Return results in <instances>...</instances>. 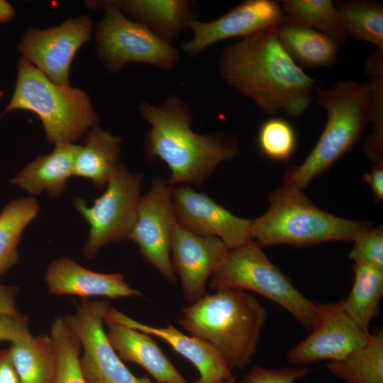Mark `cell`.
I'll return each instance as SVG.
<instances>
[{"label": "cell", "mask_w": 383, "mask_h": 383, "mask_svg": "<svg viewBox=\"0 0 383 383\" xmlns=\"http://www.w3.org/2000/svg\"><path fill=\"white\" fill-rule=\"evenodd\" d=\"M277 26L227 45L218 72L228 87L252 100L263 112L297 117L309 107L316 81L285 50Z\"/></svg>", "instance_id": "6da1fadb"}, {"label": "cell", "mask_w": 383, "mask_h": 383, "mask_svg": "<svg viewBox=\"0 0 383 383\" xmlns=\"http://www.w3.org/2000/svg\"><path fill=\"white\" fill-rule=\"evenodd\" d=\"M140 111L150 125L145 157L158 158L167 165L171 173L168 181L173 187L201 185L221 163L232 160L238 152L236 140L223 133H195L191 128L192 107L177 95L157 106L143 101Z\"/></svg>", "instance_id": "7a4b0ae2"}, {"label": "cell", "mask_w": 383, "mask_h": 383, "mask_svg": "<svg viewBox=\"0 0 383 383\" xmlns=\"http://www.w3.org/2000/svg\"><path fill=\"white\" fill-rule=\"evenodd\" d=\"M267 310L246 291L221 289L182 309L179 323L213 347L233 370L255 353Z\"/></svg>", "instance_id": "3957f363"}, {"label": "cell", "mask_w": 383, "mask_h": 383, "mask_svg": "<svg viewBox=\"0 0 383 383\" xmlns=\"http://www.w3.org/2000/svg\"><path fill=\"white\" fill-rule=\"evenodd\" d=\"M315 92L327 113L325 128L305 160L290 167L284 176V185L301 190L352 148L371 120L369 83L345 80L330 88L316 87Z\"/></svg>", "instance_id": "277c9868"}, {"label": "cell", "mask_w": 383, "mask_h": 383, "mask_svg": "<svg viewBox=\"0 0 383 383\" xmlns=\"http://www.w3.org/2000/svg\"><path fill=\"white\" fill-rule=\"evenodd\" d=\"M270 208L252 220L251 234L260 245H309L353 240L372 227L365 221L337 217L321 210L304 190L283 185L268 198Z\"/></svg>", "instance_id": "5b68a950"}, {"label": "cell", "mask_w": 383, "mask_h": 383, "mask_svg": "<svg viewBox=\"0 0 383 383\" xmlns=\"http://www.w3.org/2000/svg\"><path fill=\"white\" fill-rule=\"evenodd\" d=\"M16 110L35 113L48 140L72 143L89 128L96 126L98 116L89 96L82 89L52 82L30 62L21 57L14 91L0 115Z\"/></svg>", "instance_id": "8992f818"}, {"label": "cell", "mask_w": 383, "mask_h": 383, "mask_svg": "<svg viewBox=\"0 0 383 383\" xmlns=\"http://www.w3.org/2000/svg\"><path fill=\"white\" fill-rule=\"evenodd\" d=\"M210 287L258 293L287 310L307 331L316 325L317 305L293 285L253 240L226 251L210 277Z\"/></svg>", "instance_id": "52a82bcc"}, {"label": "cell", "mask_w": 383, "mask_h": 383, "mask_svg": "<svg viewBox=\"0 0 383 383\" xmlns=\"http://www.w3.org/2000/svg\"><path fill=\"white\" fill-rule=\"evenodd\" d=\"M94 8L106 10L95 32L96 51L106 70L115 73L126 65L143 63L169 72L177 65L179 52L141 23L131 21L116 7L89 1Z\"/></svg>", "instance_id": "ba28073f"}, {"label": "cell", "mask_w": 383, "mask_h": 383, "mask_svg": "<svg viewBox=\"0 0 383 383\" xmlns=\"http://www.w3.org/2000/svg\"><path fill=\"white\" fill-rule=\"evenodd\" d=\"M142 175L118 165L104 193L91 206L76 198L74 205L89 225L84 253L92 258L102 246L129 239L141 198Z\"/></svg>", "instance_id": "9c48e42d"}, {"label": "cell", "mask_w": 383, "mask_h": 383, "mask_svg": "<svg viewBox=\"0 0 383 383\" xmlns=\"http://www.w3.org/2000/svg\"><path fill=\"white\" fill-rule=\"evenodd\" d=\"M111 306L105 300H82L75 313L64 316L80 342L79 365L85 379L87 383H152L147 376H135L111 344L104 329Z\"/></svg>", "instance_id": "30bf717a"}, {"label": "cell", "mask_w": 383, "mask_h": 383, "mask_svg": "<svg viewBox=\"0 0 383 383\" xmlns=\"http://www.w3.org/2000/svg\"><path fill=\"white\" fill-rule=\"evenodd\" d=\"M168 180L155 179L148 192L141 196L129 239L137 244L143 259L167 281L176 282L170 258L172 233L177 221Z\"/></svg>", "instance_id": "8fae6325"}, {"label": "cell", "mask_w": 383, "mask_h": 383, "mask_svg": "<svg viewBox=\"0 0 383 383\" xmlns=\"http://www.w3.org/2000/svg\"><path fill=\"white\" fill-rule=\"evenodd\" d=\"M91 21L87 16L70 18L45 30L30 28L18 46L27 60L52 82L69 84V73L78 50L89 40Z\"/></svg>", "instance_id": "7c38bea8"}, {"label": "cell", "mask_w": 383, "mask_h": 383, "mask_svg": "<svg viewBox=\"0 0 383 383\" xmlns=\"http://www.w3.org/2000/svg\"><path fill=\"white\" fill-rule=\"evenodd\" d=\"M343 302L317 305V320L311 334L287 353L291 363L342 360L367 343L370 333L346 314Z\"/></svg>", "instance_id": "4fadbf2b"}, {"label": "cell", "mask_w": 383, "mask_h": 383, "mask_svg": "<svg viewBox=\"0 0 383 383\" xmlns=\"http://www.w3.org/2000/svg\"><path fill=\"white\" fill-rule=\"evenodd\" d=\"M172 199L177 222L189 231L218 238L228 249L252 241V220L235 216L205 194L179 184L173 187Z\"/></svg>", "instance_id": "5bb4252c"}, {"label": "cell", "mask_w": 383, "mask_h": 383, "mask_svg": "<svg viewBox=\"0 0 383 383\" xmlns=\"http://www.w3.org/2000/svg\"><path fill=\"white\" fill-rule=\"evenodd\" d=\"M284 18L280 3L272 0H246L218 18L192 21V38L182 45V50L193 57L209 47L224 40L244 38L262 30L275 27Z\"/></svg>", "instance_id": "9a60e30c"}, {"label": "cell", "mask_w": 383, "mask_h": 383, "mask_svg": "<svg viewBox=\"0 0 383 383\" xmlns=\"http://www.w3.org/2000/svg\"><path fill=\"white\" fill-rule=\"evenodd\" d=\"M170 250L184 298L192 304L206 294V283L228 249L218 238L195 234L177 222Z\"/></svg>", "instance_id": "2e32d148"}, {"label": "cell", "mask_w": 383, "mask_h": 383, "mask_svg": "<svg viewBox=\"0 0 383 383\" xmlns=\"http://www.w3.org/2000/svg\"><path fill=\"white\" fill-rule=\"evenodd\" d=\"M105 317L165 341L198 370L199 377L195 383H214L233 377L232 370L213 347L199 338L184 334L170 323L162 328L151 326L127 316L112 306Z\"/></svg>", "instance_id": "e0dca14e"}, {"label": "cell", "mask_w": 383, "mask_h": 383, "mask_svg": "<svg viewBox=\"0 0 383 383\" xmlns=\"http://www.w3.org/2000/svg\"><path fill=\"white\" fill-rule=\"evenodd\" d=\"M45 281L48 291L54 295L111 299L142 295L128 285L123 274L94 272L68 257L53 260L46 271Z\"/></svg>", "instance_id": "ac0fdd59"}, {"label": "cell", "mask_w": 383, "mask_h": 383, "mask_svg": "<svg viewBox=\"0 0 383 383\" xmlns=\"http://www.w3.org/2000/svg\"><path fill=\"white\" fill-rule=\"evenodd\" d=\"M109 340L121 360L136 363L157 383H188L147 333L106 317Z\"/></svg>", "instance_id": "d6986e66"}, {"label": "cell", "mask_w": 383, "mask_h": 383, "mask_svg": "<svg viewBox=\"0 0 383 383\" xmlns=\"http://www.w3.org/2000/svg\"><path fill=\"white\" fill-rule=\"evenodd\" d=\"M104 3L147 27L159 38L172 45L189 30L196 18L194 4L188 0H111Z\"/></svg>", "instance_id": "ffe728a7"}, {"label": "cell", "mask_w": 383, "mask_h": 383, "mask_svg": "<svg viewBox=\"0 0 383 383\" xmlns=\"http://www.w3.org/2000/svg\"><path fill=\"white\" fill-rule=\"evenodd\" d=\"M79 145L63 143L55 145L52 152L28 164L11 179V183L31 194L46 192L59 196L69 178L73 176V164Z\"/></svg>", "instance_id": "44dd1931"}, {"label": "cell", "mask_w": 383, "mask_h": 383, "mask_svg": "<svg viewBox=\"0 0 383 383\" xmlns=\"http://www.w3.org/2000/svg\"><path fill=\"white\" fill-rule=\"evenodd\" d=\"M279 40L294 61L309 68L330 67L340 43L326 35L285 18L277 26Z\"/></svg>", "instance_id": "7402d4cb"}, {"label": "cell", "mask_w": 383, "mask_h": 383, "mask_svg": "<svg viewBox=\"0 0 383 383\" xmlns=\"http://www.w3.org/2000/svg\"><path fill=\"white\" fill-rule=\"evenodd\" d=\"M120 143L118 136L93 127L75 156L73 175L90 179L96 187L103 189L118 165Z\"/></svg>", "instance_id": "603a6c76"}, {"label": "cell", "mask_w": 383, "mask_h": 383, "mask_svg": "<svg viewBox=\"0 0 383 383\" xmlns=\"http://www.w3.org/2000/svg\"><path fill=\"white\" fill-rule=\"evenodd\" d=\"M354 282L348 296L343 299L346 314L365 333L372 319L379 313L383 296V270L355 262Z\"/></svg>", "instance_id": "cb8c5ba5"}, {"label": "cell", "mask_w": 383, "mask_h": 383, "mask_svg": "<svg viewBox=\"0 0 383 383\" xmlns=\"http://www.w3.org/2000/svg\"><path fill=\"white\" fill-rule=\"evenodd\" d=\"M9 350L21 383H56L57 359L50 335L11 343Z\"/></svg>", "instance_id": "d4e9b609"}, {"label": "cell", "mask_w": 383, "mask_h": 383, "mask_svg": "<svg viewBox=\"0 0 383 383\" xmlns=\"http://www.w3.org/2000/svg\"><path fill=\"white\" fill-rule=\"evenodd\" d=\"M328 370L345 383H383V331L369 333L367 343L346 358L330 361Z\"/></svg>", "instance_id": "484cf974"}, {"label": "cell", "mask_w": 383, "mask_h": 383, "mask_svg": "<svg viewBox=\"0 0 383 383\" xmlns=\"http://www.w3.org/2000/svg\"><path fill=\"white\" fill-rule=\"evenodd\" d=\"M39 206L32 197L9 203L0 213V275L18 262V245L28 224L36 217Z\"/></svg>", "instance_id": "4316f807"}, {"label": "cell", "mask_w": 383, "mask_h": 383, "mask_svg": "<svg viewBox=\"0 0 383 383\" xmlns=\"http://www.w3.org/2000/svg\"><path fill=\"white\" fill-rule=\"evenodd\" d=\"M337 16L346 33L375 45L383 53V6L376 1L334 3Z\"/></svg>", "instance_id": "83f0119b"}, {"label": "cell", "mask_w": 383, "mask_h": 383, "mask_svg": "<svg viewBox=\"0 0 383 383\" xmlns=\"http://www.w3.org/2000/svg\"><path fill=\"white\" fill-rule=\"evenodd\" d=\"M280 5L287 20L319 31L339 43L347 36L331 0H284Z\"/></svg>", "instance_id": "f1b7e54d"}, {"label": "cell", "mask_w": 383, "mask_h": 383, "mask_svg": "<svg viewBox=\"0 0 383 383\" xmlns=\"http://www.w3.org/2000/svg\"><path fill=\"white\" fill-rule=\"evenodd\" d=\"M50 335L57 359L56 383H87L79 365L80 342L65 317L54 319Z\"/></svg>", "instance_id": "f546056e"}, {"label": "cell", "mask_w": 383, "mask_h": 383, "mask_svg": "<svg viewBox=\"0 0 383 383\" xmlns=\"http://www.w3.org/2000/svg\"><path fill=\"white\" fill-rule=\"evenodd\" d=\"M377 57H370L367 72L370 76L372 91V113L370 121L374 131L365 141L364 151L374 163L383 162V64Z\"/></svg>", "instance_id": "4dcf8cb0"}, {"label": "cell", "mask_w": 383, "mask_h": 383, "mask_svg": "<svg viewBox=\"0 0 383 383\" xmlns=\"http://www.w3.org/2000/svg\"><path fill=\"white\" fill-rule=\"evenodd\" d=\"M257 144L261 152L276 161H287L296 145L293 126L286 120L272 118L264 121L257 133Z\"/></svg>", "instance_id": "1f68e13d"}, {"label": "cell", "mask_w": 383, "mask_h": 383, "mask_svg": "<svg viewBox=\"0 0 383 383\" xmlns=\"http://www.w3.org/2000/svg\"><path fill=\"white\" fill-rule=\"evenodd\" d=\"M354 242L348 256L355 262L370 265L383 270L382 226L371 227Z\"/></svg>", "instance_id": "d6a6232c"}, {"label": "cell", "mask_w": 383, "mask_h": 383, "mask_svg": "<svg viewBox=\"0 0 383 383\" xmlns=\"http://www.w3.org/2000/svg\"><path fill=\"white\" fill-rule=\"evenodd\" d=\"M309 371L306 367L270 369L255 365L235 383H295Z\"/></svg>", "instance_id": "836d02e7"}, {"label": "cell", "mask_w": 383, "mask_h": 383, "mask_svg": "<svg viewBox=\"0 0 383 383\" xmlns=\"http://www.w3.org/2000/svg\"><path fill=\"white\" fill-rule=\"evenodd\" d=\"M32 337L28 322L23 316L0 318V342H25Z\"/></svg>", "instance_id": "e575fe53"}, {"label": "cell", "mask_w": 383, "mask_h": 383, "mask_svg": "<svg viewBox=\"0 0 383 383\" xmlns=\"http://www.w3.org/2000/svg\"><path fill=\"white\" fill-rule=\"evenodd\" d=\"M18 290L16 287H9L0 284V318L23 316L18 312L16 304Z\"/></svg>", "instance_id": "d590c367"}, {"label": "cell", "mask_w": 383, "mask_h": 383, "mask_svg": "<svg viewBox=\"0 0 383 383\" xmlns=\"http://www.w3.org/2000/svg\"><path fill=\"white\" fill-rule=\"evenodd\" d=\"M0 383H21L9 348L0 350Z\"/></svg>", "instance_id": "8d00e7d4"}, {"label": "cell", "mask_w": 383, "mask_h": 383, "mask_svg": "<svg viewBox=\"0 0 383 383\" xmlns=\"http://www.w3.org/2000/svg\"><path fill=\"white\" fill-rule=\"evenodd\" d=\"M362 179L370 185L375 201H380L383 198V164H375Z\"/></svg>", "instance_id": "74e56055"}, {"label": "cell", "mask_w": 383, "mask_h": 383, "mask_svg": "<svg viewBox=\"0 0 383 383\" xmlns=\"http://www.w3.org/2000/svg\"><path fill=\"white\" fill-rule=\"evenodd\" d=\"M14 16L13 7L6 1L0 0V23L11 21Z\"/></svg>", "instance_id": "f35d334b"}, {"label": "cell", "mask_w": 383, "mask_h": 383, "mask_svg": "<svg viewBox=\"0 0 383 383\" xmlns=\"http://www.w3.org/2000/svg\"><path fill=\"white\" fill-rule=\"evenodd\" d=\"M235 379L233 377L231 379H227V380L218 381V382H216L214 383H235Z\"/></svg>", "instance_id": "ab89813d"}, {"label": "cell", "mask_w": 383, "mask_h": 383, "mask_svg": "<svg viewBox=\"0 0 383 383\" xmlns=\"http://www.w3.org/2000/svg\"><path fill=\"white\" fill-rule=\"evenodd\" d=\"M3 96V92L0 91V98Z\"/></svg>", "instance_id": "60d3db41"}]
</instances>
